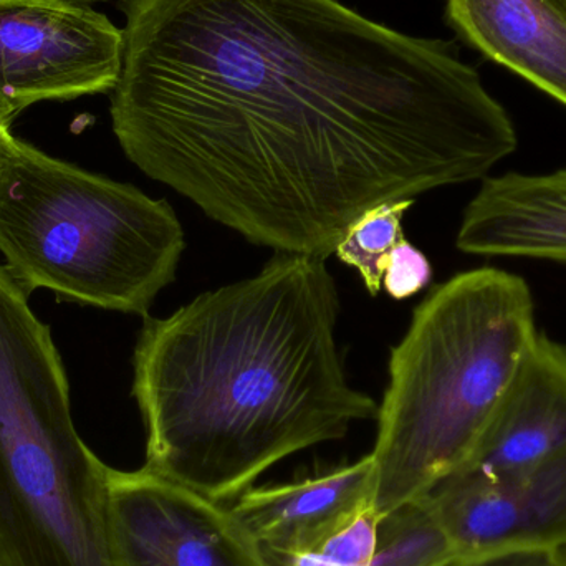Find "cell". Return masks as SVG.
<instances>
[{
    "instance_id": "9",
    "label": "cell",
    "mask_w": 566,
    "mask_h": 566,
    "mask_svg": "<svg viewBox=\"0 0 566 566\" xmlns=\"http://www.w3.org/2000/svg\"><path fill=\"white\" fill-rule=\"evenodd\" d=\"M371 455L318 478L277 488L249 489L232 505L272 566L308 551L375 505Z\"/></svg>"
},
{
    "instance_id": "16",
    "label": "cell",
    "mask_w": 566,
    "mask_h": 566,
    "mask_svg": "<svg viewBox=\"0 0 566 566\" xmlns=\"http://www.w3.org/2000/svg\"><path fill=\"white\" fill-rule=\"evenodd\" d=\"M442 566H566L565 548L512 547L458 554Z\"/></svg>"
},
{
    "instance_id": "11",
    "label": "cell",
    "mask_w": 566,
    "mask_h": 566,
    "mask_svg": "<svg viewBox=\"0 0 566 566\" xmlns=\"http://www.w3.org/2000/svg\"><path fill=\"white\" fill-rule=\"evenodd\" d=\"M446 17L482 56L566 106V0H446Z\"/></svg>"
},
{
    "instance_id": "14",
    "label": "cell",
    "mask_w": 566,
    "mask_h": 566,
    "mask_svg": "<svg viewBox=\"0 0 566 566\" xmlns=\"http://www.w3.org/2000/svg\"><path fill=\"white\" fill-rule=\"evenodd\" d=\"M378 521L375 505H369L308 551L275 566H369Z\"/></svg>"
},
{
    "instance_id": "12",
    "label": "cell",
    "mask_w": 566,
    "mask_h": 566,
    "mask_svg": "<svg viewBox=\"0 0 566 566\" xmlns=\"http://www.w3.org/2000/svg\"><path fill=\"white\" fill-rule=\"evenodd\" d=\"M455 555L434 505L422 497L379 515L369 566H442Z\"/></svg>"
},
{
    "instance_id": "18",
    "label": "cell",
    "mask_w": 566,
    "mask_h": 566,
    "mask_svg": "<svg viewBox=\"0 0 566 566\" xmlns=\"http://www.w3.org/2000/svg\"><path fill=\"white\" fill-rule=\"evenodd\" d=\"M70 2L80 3V6H92V3L113 2V0H70Z\"/></svg>"
},
{
    "instance_id": "10",
    "label": "cell",
    "mask_w": 566,
    "mask_h": 566,
    "mask_svg": "<svg viewBox=\"0 0 566 566\" xmlns=\"http://www.w3.org/2000/svg\"><path fill=\"white\" fill-rule=\"evenodd\" d=\"M455 245L484 258L566 264V168L485 178L465 208Z\"/></svg>"
},
{
    "instance_id": "8",
    "label": "cell",
    "mask_w": 566,
    "mask_h": 566,
    "mask_svg": "<svg viewBox=\"0 0 566 566\" xmlns=\"http://www.w3.org/2000/svg\"><path fill=\"white\" fill-rule=\"evenodd\" d=\"M426 497L458 554L512 547L566 551V446L495 484L436 489Z\"/></svg>"
},
{
    "instance_id": "7",
    "label": "cell",
    "mask_w": 566,
    "mask_h": 566,
    "mask_svg": "<svg viewBox=\"0 0 566 566\" xmlns=\"http://www.w3.org/2000/svg\"><path fill=\"white\" fill-rule=\"evenodd\" d=\"M565 446L566 346L541 333L474 451L432 491L495 484Z\"/></svg>"
},
{
    "instance_id": "3",
    "label": "cell",
    "mask_w": 566,
    "mask_h": 566,
    "mask_svg": "<svg viewBox=\"0 0 566 566\" xmlns=\"http://www.w3.org/2000/svg\"><path fill=\"white\" fill-rule=\"evenodd\" d=\"M531 286L478 269L436 286L389 358L373 449L379 515L426 497L478 446L537 342Z\"/></svg>"
},
{
    "instance_id": "1",
    "label": "cell",
    "mask_w": 566,
    "mask_h": 566,
    "mask_svg": "<svg viewBox=\"0 0 566 566\" xmlns=\"http://www.w3.org/2000/svg\"><path fill=\"white\" fill-rule=\"evenodd\" d=\"M112 125L126 158L252 244L328 259L368 209L517 149L452 43L338 0H129Z\"/></svg>"
},
{
    "instance_id": "2",
    "label": "cell",
    "mask_w": 566,
    "mask_h": 566,
    "mask_svg": "<svg viewBox=\"0 0 566 566\" xmlns=\"http://www.w3.org/2000/svg\"><path fill=\"white\" fill-rule=\"evenodd\" d=\"M338 310L325 259L277 252L255 277L146 316L133 356L146 468L224 502L376 418L375 399L346 381Z\"/></svg>"
},
{
    "instance_id": "4",
    "label": "cell",
    "mask_w": 566,
    "mask_h": 566,
    "mask_svg": "<svg viewBox=\"0 0 566 566\" xmlns=\"http://www.w3.org/2000/svg\"><path fill=\"white\" fill-rule=\"evenodd\" d=\"M185 232L165 199L13 138L0 161V252L17 282L148 316L175 282Z\"/></svg>"
},
{
    "instance_id": "15",
    "label": "cell",
    "mask_w": 566,
    "mask_h": 566,
    "mask_svg": "<svg viewBox=\"0 0 566 566\" xmlns=\"http://www.w3.org/2000/svg\"><path fill=\"white\" fill-rule=\"evenodd\" d=\"M431 279L432 268L428 258L405 239L392 249L386 261L382 286L392 298L406 300L421 292Z\"/></svg>"
},
{
    "instance_id": "6",
    "label": "cell",
    "mask_w": 566,
    "mask_h": 566,
    "mask_svg": "<svg viewBox=\"0 0 566 566\" xmlns=\"http://www.w3.org/2000/svg\"><path fill=\"white\" fill-rule=\"evenodd\" d=\"M118 566H272L231 507L151 469H109Z\"/></svg>"
},
{
    "instance_id": "13",
    "label": "cell",
    "mask_w": 566,
    "mask_h": 566,
    "mask_svg": "<svg viewBox=\"0 0 566 566\" xmlns=\"http://www.w3.org/2000/svg\"><path fill=\"white\" fill-rule=\"evenodd\" d=\"M415 199L385 202L363 212L336 245L339 261L358 271L373 296L381 292L382 274L389 254L405 241L402 218Z\"/></svg>"
},
{
    "instance_id": "17",
    "label": "cell",
    "mask_w": 566,
    "mask_h": 566,
    "mask_svg": "<svg viewBox=\"0 0 566 566\" xmlns=\"http://www.w3.org/2000/svg\"><path fill=\"white\" fill-rule=\"evenodd\" d=\"M15 136L10 133V122L6 116L0 113V161H2L3 155H6L7 146Z\"/></svg>"
},
{
    "instance_id": "5",
    "label": "cell",
    "mask_w": 566,
    "mask_h": 566,
    "mask_svg": "<svg viewBox=\"0 0 566 566\" xmlns=\"http://www.w3.org/2000/svg\"><path fill=\"white\" fill-rule=\"evenodd\" d=\"M125 33L70 0H0V113L113 92Z\"/></svg>"
}]
</instances>
